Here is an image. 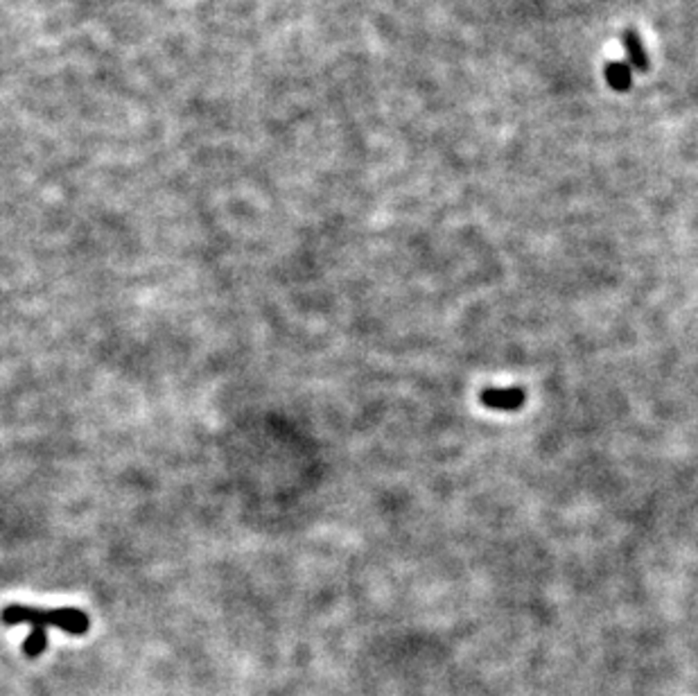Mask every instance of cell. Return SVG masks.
Returning a JSON list of instances; mask_svg holds the SVG:
<instances>
[{"instance_id":"cell-4","label":"cell","mask_w":698,"mask_h":696,"mask_svg":"<svg viewBox=\"0 0 698 696\" xmlns=\"http://www.w3.org/2000/svg\"><path fill=\"white\" fill-rule=\"evenodd\" d=\"M606 82L612 91L624 93L631 88V66L627 62H612L606 66Z\"/></svg>"},{"instance_id":"cell-5","label":"cell","mask_w":698,"mask_h":696,"mask_svg":"<svg viewBox=\"0 0 698 696\" xmlns=\"http://www.w3.org/2000/svg\"><path fill=\"white\" fill-rule=\"evenodd\" d=\"M46 647H48V635H46V631L32 629V633L28 635V640H25L23 644V651L28 653L29 658H37V656H41V653L46 651Z\"/></svg>"},{"instance_id":"cell-1","label":"cell","mask_w":698,"mask_h":696,"mask_svg":"<svg viewBox=\"0 0 698 696\" xmlns=\"http://www.w3.org/2000/svg\"><path fill=\"white\" fill-rule=\"evenodd\" d=\"M3 622L10 626L28 625L32 629H62L63 633L84 635L91 629V620L80 608H34V606L10 604L0 613Z\"/></svg>"},{"instance_id":"cell-2","label":"cell","mask_w":698,"mask_h":696,"mask_svg":"<svg viewBox=\"0 0 698 696\" xmlns=\"http://www.w3.org/2000/svg\"><path fill=\"white\" fill-rule=\"evenodd\" d=\"M525 398L526 396L520 387H507V390L491 387V390H484L479 394L484 407L495 409V412H517L525 405Z\"/></svg>"},{"instance_id":"cell-3","label":"cell","mask_w":698,"mask_h":696,"mask_svg":"<svg viewBox=\"0 0 698 696\" xmlns=\"http://www.w3.org/2000/svg\"><path fill=\"white\" fill-rule=\"evenodd\" d=\"M622 44H624V50H627L628 63H631L633 68H637V71H646V68H649V55H646L644 46H642V38L637 37V32L627 29V32L622 34Z\"/></svg>"}]
</instances>
